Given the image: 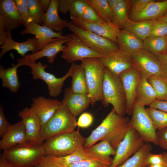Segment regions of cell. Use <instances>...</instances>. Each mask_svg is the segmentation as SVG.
I'll list each match as a JSON object with an SVG mask.
<instances>
[{
    "instance_id": "cell-43",
    "label": "cell",
    "mask_w": 167,
    "mask_h": 167,
    "mask_svg": "<svg viewBox=\"0 0 167 167\" xmlns=\"http://www.w3.org/2000/svg\"><path fill=\"white\" fill-rule=\"evenodd\" d=\"M33 167H66L56 158L55 156L45 155Z\"/></svg>"
},
{
    "instance_id": "cell-60",
    "label": "cell",
    "mask_w": 167,
    "mask_h": 167,
    "mask_svg": "<svg viewBox=\"0 0 167 167\" xmlns=\"http://www.w3.org/2000/svg\"><path fill=\"white\" fill-rule=\"evenodd\" d=\"M167 53V50H166V52Z\"/></svg>"
},
{
    "instance_id": "cell-4",
    "label": "cell",
    "mask_w": 167,
    "mask_h": 167,
    "mask_svg": "<svg viewBox=\"0 0 167 167\" xmlns=\"http://www.w3.org/2000/svg\"><path fill=\"white\" fill-rule=\"evenodd\" d=\"M45 155L42 144L27 143L3 150L2 155L9 163L16 167H33Z\"/></svg>"
},
{
    "instance_id": "cell-32",
    "label": "cell",
    "mask_w": 167,
    "mask_h": 167,
    "mask_svg": "<svg viewBox=\"0 0 167 167\" xmlns=\"http://www.w3.org/2000/svg\"><path fill=\"white\" fill-rule=\"evenodd\" d=\"M130 1L116 0L112 11V23L119 29H123L129 19L128 10Z\"/></svg>"
},
{
    "instance_id": "cell-15",
    "label": "cell",
    "mask_w": 167,
    "mask_h": 167,
    "mask_svg": "<svg viewBox=\"0 0 167 167\" xmlns=\"http://www.w3.org/2000/svg\"><path fill=\"white\" fill-rule=\"evenodd\" d=\"M125 91L126 98V113L131 115L135 104L136 88L141 75L135 67L122 73L119 76Z\"/></svg>"
},
{
    "instance_id": "cell-11",
    "label": "cell",
    "mask_w": 167,
    "mask_h": 167,
    "mask_svg": "<svg viewBox=\"0 0 167 167\" xmlns=\"http://www.w3.org/2000/svg\"><path fill=\"white\" fill-rule=\"evenodd\" d=\"M70 35V39L66 43L61 55V57L66 62L72 63L88 58L102 57L87 46L75 34Z\"/></svg>"
},
{
    "instance_id": "cell-53",
    "label": "cell",
    "mask_w": 167,
    "mask_h": 167,
    "mask_svg": "<svg viewBox=\"0 0 167 167\" xmlns=\"http://www.w3.org/2000/svg\"><path fill=\"white\" fill-rule=\"evenodd\" d=\"M149 107L167 113V101L156 100L149 105Z\"/></svg>"
},
{
    "instance_id": "cell-46",
    "label": "cell",
    "mask_w": 167,
    "mask_h": 167,
    "mask_svg": "<svg viewBox=\"0 0 167 167\" xmlns=\"http://www.w3.org/2000/svg\"><path fill=\"white\" fill-rule=\"evenodd\" d=\"M153 0H133L131 2V15H133L141 12L146 6Z\"/></svg>"
},
{
    "instance_id": "cell-56",
    "label": "cell",
    "mask_w": 167,
    "mask_h": 167,
    "mask_svg": "<svg viewBox=\"0 0 167 167\" xmlns=\"http://www.w3.org/2000/svg\"><path fill=\"white\" fill-rule=\"evenodd\" d=\"M116 0H107L109 6L112 11L114 7Z\"/></svg>"
},
{
    "instance_id": "cell-9",
    "label": "cell",
    "mask_w": 167,
    "mask_h": 167,
    "mask_svg": "<svg viewBox=\"0 0 167 167\" xmlns=\"http://www.w3.org/2000/svg\"><path fill=\"white\" fill-rule=\"evenodd\" d=\"M129 123L144 142L158 145L156 129L144 106L135 103Z\"/></svg>"
},
{
    "instance_id": "cell-58",
    "label": "cell",
    "mask_w": 167,
    "mask_h": 167,
    "mask_svg": "<svg viewBox=\"0 0 167 167\" xmlns=\"http://www.w3.org/2000/svg\"><path fill=\"white\" fill-rule=\"evenodd\" d=\"M162 154L164 160V164L165 167H167V152H164Z\"/></svg>"
},
{
    "instance_id": "cell-8",
    "label": "cell",
    "mask_w": 167,
    "mask_h": 167,
    "mask_svg": "<svg viewBox=\"0 0 167 167\" xmlns=\"http://www.w3.org/2000/svg\"><path fill=\"white\" fill-rule=\"evenodd\" d=\"M67 27L87 46L102 57L110 55L120 50L117 44L95 33L83 30L71 21L69 22Z\"/></svg>"
},
{
    "instance_id": "cell-54",
    "label": "cell",
    "mask_w": 167,
    "mask_h": 167,
    "mask_svg": "<svg viewBox=\"0 0 167 167\" xmlns=\"http://www.w3.org/2000/svg\"><path fill=\"white\" fill-rule=\"evenodd\" d=\"M40 4L45 12L48 9L51 2V0H39Z\"/></svg>"
},
{
    "instance_id": "cell-19",
    "label": "cell",
    "mask_w": 167,
    "mask_h": 167,
    "mask_svg": "<svg viewBox=\"0 0 167 167\" xmlns=\"http://www.w3.org/2000/svg\"><path fill=\"white\" fill-rule=\"evenodd\" d=\"M2 137L0 149L3 150L17 145L28 143L25 126L22 120L11 125Z\"/></svg>"
},
{
    "instance_id": "cell-40",
    "label": "cell",
    "mask_w": 167,
    "mask_h": 167,
    "mask_svg": "<svg viewBox=\"0 0 167 167\" xmlns=\"http://www.w3.org/2000/svg\"><path fill=\"white\" fill-rule=\"evenodd\" d=\"M157 130L167 127V113L149 107L146 109Z\"/></svg>"
},
{
    "instance_id": "cell-33",
    "label": "cell",
    "mask_w": 167,
    "mask_h": 167,
    "mask_svg": "<svg viewBox=\"0 0 167 167\" xmlns=\"http://www.w3.org/2000/svg\"><path fill=\"white\" fill-rule=\"evenodd\" d=\"M71 77V91L75 93L88 94L85 70L81 63L76 64Z\"/></svg>"
},
{
    "instance_id": "cell-6",
    "label": "cell",
    "mask_w": 167,
    "mask_h": 167,
    "mask_svg": "<svg viewBox=\"0 0 167 167\" xmlns=\"http://www.w3.org/2000/svg\"><path fill=\"white\" fill-rule=\"evenodd\" d=\"M85 72L88 93L92 106L103 100L102 85L105 66L101 58L93 57L81 61Z\"/></svg>"
},
{
    "instance_id": "cell-23",
    "label": "cell",
    "mask_w": 167,
    "mask_h": 167,
    "mask_svg": "<svg viewBox=\"0 0 167 167\" xmlns=\"http://www.w3.org/2000/svg\"><path fill=\"white\" fill-rule=\"evenodd\" d=\"M71 38L70 36L63 39H59L58 40L50 42L45 45L40 50L33 53L26 55L24 57L32 61L46 57L49 64L53 63L57 54L62 51L65 47L63 45Z\"/></svg>"
},
{
    "instance_id": "cell-26",
    "label": "cell",
    "mask_w": 167,
    "mask_h": 167,
    "mask_svg": "<svg viewBox=\"0 0 167 167\" xmlns=\"http://www.w3.org/2000/svg\"><path fill=\"white\" fill-rule=\"evenodd\" d=\"M167 11V0L160 1L153 0L141 12L131 16V20L136 21L155 20Z\"/></svg>"
},
{
    "instance_id": "cell-14",
    "label": "cell",
    "mask_w": 167,
    "mask_h": 167,
    "mask_svg": "<svg viewBox=\"0 0 167 167\" xmlns=\"http://www.w3.org/2000/svg\"><path fill=\"white\" fill-rule=\"evenodd\" d=\"M25 126L28 143L42 145L44 143L41 135L40 120L31 108L25 107L18 113Z\"/></svg>"
},
{
    "instance_id": "cell-37",
    "label": "cell",
    "mask_w": 167,
    "mask_h": 167,
    "mask_svg": "<svg viewBox=\"0 0 167 167\" xmlns=\"http://www.w3.org/2000/svg\"><path fill=\"white\" fill-rule=\"evenodd\" d=\"M143 49L155 55L166 53L167 49V35L161 37H148L143 41Z\"/></svg>"
},
{
    "instance_id": "cell-31",
    "label": "cell",
    "mask_w": 167,
    "mask_h": 167,
    "mask_svg": "<svg viewBox=\"0 0 167 167\" xmlns=\"http://www.w3.org/2000/svg\"><path fill=\"white\" fill-rule=\"evenodd\" d=\"M87 5L84 0H58V10L63 14L69 13L70 18H81Z\"/></svg>"
},
{
    "instance_id": "cell-45",
    "label": "cell",
    "mask_w": 167,
    "mask_h": 167,
    "mask_svg": "<svg viewBox=\"0 0 167 167\" xmlns=\"http://www.w3.org/2000/svg\"><path fill=\"white\" fill-rule=\"evenodd\" d=\"M80 19L90 22L99 23L105 22L102 21L98 17L94 10L88 4Z\"/></svg>"
},
{
    "instance_id": "cell-36",
    "label": "cell",
    "mask_w": 167,
    "mask_h": 167,
    "mask_svg": "<svg viewBox=\"0 0 167 167\" xmlns=\"http://www.w3.org/2000/svg\"><path fill=\"white\" fill-rule=\"evenodd\" d=\"M95 11L98 17L103 21L112 23V11L107 0H84Z\"/></svg>"
},
{
    "instance_id": "cell-17",
    "label": "cell",
    "mask_w": 167,
    "mask_h": 167,
    "mask_svg": "<svg viewBox=\"0 0 167 167\" xmlns=\"http://www.w3.org/2000/svg\"><path fill=\"white\" fill-rule=\"evenodd\" d=\"M62 103L56 99L40 96L32 99L30 108L40 119L42 127L50 119Z\"/></svg>"
},
{
    "instance_id": "cell-5",
    "label": "cell",
    "mask_w": 167,
    "mask_h": 167,
    "mask_svg": "<svg viewBox=\"0 0 167 167\" xmlns=\"http://www.w3.org/2000/svg\"><path fill=\"white\" fill-rule=\"evenodd\" d=\"M85 141L78 130L57 135L45 140L42 145L46 155L59 157L73 152L84 146Z\"/></svg>"
},
{
    "instance_id": "cell-52",
    "label": "cell",
    "mask_w": 167,
    "mask_h": 167,
    "mask_svg": "<svg viewBox=\"0 0 167 167\" xmlns=\"http://www.w3.org/2000/svg\"><path fill=\"white\" fill-rule=\"evenodd\" d=\"M161 66L160 75L167 77V53L156 55Z\"/></svg>"
},
{
    "instance_id": "cell-41",
    "label": "cell",
    "mask_w": 167,
    "mask_h": 167,
    "mask_svg": "<svg viewBox=\"0 0 167 167\" xmlns=\"http://www.w3.org/2000/svg\"><path fill=\"white\" fill-rule=\"evenodd\" d=\"M167 35V23L156 19L151 29L149 37H158Z\"/></svg>"
},
{
    "instance_id": "cell-12",
    "label": "cell",
    "mask_w": 167,
    "mask_h": 167,
    "mask_svg": "<svg viewBox=\"0 0 167 167\" xmlns=\"http://www.w3.org/2000/svg\"><path fill=\"white\" fill-rule=\"evenodd\" d=\"M23 25L25 28L20 31L21 35L32 34L37 38L36 52L41 49L48 43L59 39L67 38L70 35L63 36L62 32H56L46 27L36 23H28L24 24Z\"/></svg>"
},
{
    "instance_id": "cell-18",
    "label": "cell",
    "mask_w": 167,
    "mask_h": 167,
    "mask_svg": "<svg viewBox=\"0 0 167 167\" xmlns=\"http://www.w3.org/2000/svg\"><path fill=\"white\" fill-rule=\"evenodd\" d=\"M101 58L105 67L118 76L122 72L135 66L131 56L120 50Z\"/></svg>"
},
{
    "instance_id": "cell-35",
    "label": "cell",
    "mask_w": 167,
    "mask_h": 167,
    "mask_svg": "<svg viewBox=\"0 0 167 167\" xmlns=\"http://www.w3.org/2000/svg\"><path fill=\"white\" fill-rule=\"evenodd\" d=\"M55 157L59 162L66 167L70 164L77 163L84 160L89 159L98 160L94 158L90 154L87 148L84 146L81 147L69 155L64 156Z\"/></svg>"
},
{
    "instance_id": "cell-50",
    "label": "cell",
    "mask_w": 167,
    "mask_h": 167,
    "mask_svg": "<svg viewBox=\"0 0 167 167\" xmlns=\"http://www.w3.org/2000/svg\"><path fill=\"white\" fill-rule=\"evenodd\" d=\"M11 31L7 30L6 25L2 18L0 17V45L3 44L8 37L11 35Z\"/></svg>"
},
{
    "instance_id": "cell-28",
    "label": "cell",
    "mask_w": 167,
    "mask_h": 167,
    "mask_svg": "<svg viewBox=\"0 0 167 167\" xmlns=\"http://www.w3.org/2000/svg\"><path fill=\"white\" fill-rule=\"evenodd\" d=\"M87 149L90 154L94 158L111 166L113 159L110 156H114L116 151L108 141L101 140L98 143L94 144Z\"/></svg>"
},
{
    "instance_id": "cell-47",
    "label": "cell",
    "mask_w": 167,
    "mask_h": 167,
    "mask_svg": "<svg viewBox=\"0 0 167 167\" xmlns=\"http://www.w3.org/2000/svg\"><path fill=\"white\" fill-rule=\"evenodd\" d=\"M93 120V117L91 113H84L80 115L77 122V126L82 128H88L91 125Z\"/></svg>"
},
{
    "instance_id": "cell-48",
    "label": "cell",
    "mask_w": 167,
    "mask_h": 167,
    "mask_svg": "<svg viewBox=\"0 0 167 167\" xmlns=\"http://www.w3.org/2000/svg\"><path fill=\"white\" fill-rule=\"evenodd\" d=\"M158 145L167 151V127L156 131Z\"/></svg>"
},
{
    "instance_id": "cell-21",
    "label": "cell",
    "mask_w": 167,
    "mask_h": 167,
    "mask_svg": "<svg viewBox=\"0 0 167 167\" xmlns=\"http://www.w3.org/2000/svg\"><path fill=\"white\" fill-rule=\"evenodd\" d=\"M71 113L75 117L85 110L91 104V100L88 94L73 93L70 88L65 91L62 101Z\"/></svg>"
},
{
    "instance_id": "cell-7",
    "label": "cell",
    "mask_w": 167,
    "mask_h": 167,
    "mask_svg": "<svg viewBox=\"0 0 167 167\" xmlns=\"http://www.w3.org/2000/svg\"><path fill=\"white\" fill-rule=\"evenodd\" d=\"M77 126L76 117L62 102L52 117L42 127L41 138L44 142L57 135L74 131Z\"/></svg>"
},
{
    "instance_id": "cell-13",
    "label": "cell",
    "mask_w": 167,
    "mask_h": 167,
    "mask_svg": "<svg viewBox=\"0 0 167 167\" xmlns=\"http://www.w3.org/2000/svg\"><path fill=\"white\" fill-rule=\"evenodd\" d=\"M131 56L142 77L147 79L153 75H160V63L154 55L143 49Z\"/></svg>"
},
{
    "instance_id": "cell-20",
    "label": "cell",
    "mask_w": 167,
    "mask_h": 167,
    "mask_svg": "<svg viewBox=\"0 0 167 167\" xmlns=\"http://www.w3.org/2000/svg\"><path fill=\"white\" fill-rule=\"evenodd\" d=\"M0 17L5 22L7 31H11L24 24L15 0L0 1Z\"/></svg>"
},
{
    "instance_id": "cell-16",
    "label": "cell",
    "mask_w": 167,
    "mask_h": 167,
    "mask_svg": "<svg viewBox=\"0 0 167 167\" xmlns=\"http://www.w3.org/2000/svg\"><path fill=\"white\" fill-rule=\"evenodd\" d=\"M70 19L74 24L81 29L95 33L117 44V34L119 28L113 23L90 22L78 18Z\"/></svg>"
},
{
    "instance_id": "cell-27",
    "label": "cell",
    "mask_w": 167,
    "mask_h": 167,
    "mask_svg": "<svg viewBox=\"0 0 167 167\" xmlns=\"http://www.w3.org/2000/svg\"><path fill=\"white\" fill-rule=\"evenodd\" d=\"M157 100L156 93L147 79L141 78L138 85L135 95V103L145 106L149 105Z\"/></svg>"
},
{
    "instance_id": "cell-34",
    "label": "cell",
    "mask_w": 167,
    "mask_h": 167,
    "mask_svg": "<svg viewBox=\"0 0 167 167\" xmlns=\"http://www.w3.org/2000/svg\"><path fill=\"white\" fill-rule=\"evenodd\" d=\"M152 149L150 143H144L138 152L118 167H148L146 160Z\"/></svg>"
},
{
    "instance_id": "cell-59",
    "label": "cell",
    "mask_w": 167,
    "mask_h": 167,
    "mask_svg": "<svg viewBox=\"0 0 167 167\" xmlns=\"http://www.w3.org/2000/svg\"><path fill=\"white\" fill-rule=\"evenodd\" d=\"M148 167H165V166L164 164H161L150 165Z\"/></svg>"
},
{
    "instance_id": "cell-30",
    "label": "cell",
    "mask_w": 167,
    "mask_h": 167,
    "mask_svg": "<svg viewBox=\"0 0 167 167\" xmlns=\"http://www.w3.org/2000/svg\"><path fill=\"white\" fill-rule=\"evenodd\" d=\"M155 20L136 21L128 19L123 29L131 32L143 41L149 37Z\"/></svg>"
},
{
    "instance_id": "cell-22",
    "label": "cell",
    "mask_w": 167,
    "mask_h": 167,
    "mask_svg": "<svg viewBox=\"0 0 167 167\" xmlns=\"http://www.w3.org/2000/svg\"><path fill=\"white\" fill-rule=\"evenodd\" d=\"M117 44L119 49L131 56L143 49V41L124 29H118Z\"/></svg>"
},
{
    "instance_id": "cell-38",
    "label": "cell",
    "mask_w": 167,
    "mask_h": 167,
    "mask_svg": "<svg viewBox=\"0 0 167 167\" xmlns=\"http://www.w3.org/2000/svg\"><path fill=\"white\" fill-rule=\"evenodd\" d=\"M148 81L155 90L157 100L167 101V77L160 75L152 76Z\"/></svg>"
},
{
    "instance_id": "cell-1",
    "label": "cell",
    "mask_w": 167,
    "mask_h": 167,
    "mask_svg": "<svg viewBox=\"0 0 167 167\" xmlns=\"http://www.w3.org/2000/svg\"><path fill=\"white\" fill-rule=\"evenodd\" d=\"M130 119L117 114L113 109L100 124L85 139L84 146L88 148L100 140L108 141L115 150L130 128Z\"/></svg>"
},
{
    "instance_id": "cell-10",
    "label": "cell",
    "mask_w": 167,
    "mask_h": 167,
    "mask_svg": "<svg viewBox=\"0 0 167 167\" xmlns=\"http://www.w3.org/2000/svg\"><path fill=\"white\" fill-rule=\"evenodd\" d=\"M138 132L130 127L116 149V154L110 167H118L132 156L144 144Z\"/></svg>"
},
{
    "instance_id": "cell-44",
    "label": "cell",
    "mask_w": 167,
    "mask_h": 167,
    "mask_svg": "<svg viewBox=\"0 0 167 167\" xmlns=\"http://www.w3.org/2000/svg\"><path fill=\"white\" fill-rule=\"evenodd\" d=\"M110 165L103 162L94 159L83 161L70 164L66 167H110Z\"/></svg>"
},
{
    "instance_id": "cell-57",
    "label": "cell",
    "mask_w": 167,
    "mask_h": 167,
    "mask_svg": "<svg viewBox=\"0 0 167 167\" xmlns=\"http://www.w3.org/2000/svg\"><path fill=\"white\" fill-rule=\"evenodd\" d=\"M156 19L167 23V13Z\"/></svg>"
},
{
    "instance_id": "cell-29",
    "label": "cell",
    "mask_w": 167,
    "mask_h": 167,
    "mask_svg": "<svg viewBox=\"0 0 167 167\" xmlns=\"http://www.w3.org/2000/svg\"><path fill=\"white\" fill-rule=\"evenodd\" d=\"M19 66L17 63L6 69L1 65L0 67V78L2 82V86L8 89L13 93L17 92L20 86L17 75V68Z\"/></svg>"
},
{
    "instance_id": "cell-49",
    "label": "cell",
    "mask_w": 167,
    "mask_h": 167,
    "mask_svg": "<svg viewBox=\"0 0 167 167\" xmlns=\"http://www.w3.org/2000/svg\"><path fill=\"white\" fill-rule=\"evenodd\" d=\"M11 125L6 119L4 112L3 109L0 106V137H2L9 128Z\"/></svg>"
},
{
    "instance_id": "cell-2",
    "label": "cell",
    "mask_w": 167,
    "mask_h": 167,
    "mask_svg": "<svg viewBox=\"0 0 167 167\" xmlns=\"http://www.w3.org/2000/svg\"><path fill=\"white\" fill-rule=\"evenodd\" d=\"M103 105L109 104L118 114L124 116L126 113V98L124 87L119 76L115 75L105 67L102 85Z\"/></svg>"
},
{
    "instance_id": "cell-25",
    "label": "cell",
    "mask_w": 167,
    "mask_h": 167,
    "mask_svg": "<svg viewBox=\"0 0 167 167\" xmlns=\"http://www.w3.org/2000/svg\"><path fill=\"white\" fill-rule=\"evenodd\" d=\"M58 0H51L49 7L44 15L42 25L58 32H62L69 21L60 17L58 10Z\"/></svg>"
},
{
    "instance_id": "cell-55",
    "label": "cell",
    "mask_w": 167,
    "mask_h": 167,
    "mask_svg": "<svg viewBox=\"0 0 167 167\" xmlns=\"http://www.w3.org/2000/svg\"><path fill=\"white\" fill-rule=\"evenodd\" d=\"M0 167H16L9 163L2 155L0 158Z\"/></svg>"
},
{
    "instance_id": "cell-3",
    "label": "cell",
    "mask_w": 167,
    "mask_h": 167,
    "mask_svg": "<svg viewBox=\"0 0 167 167\" xmlns=\"http://www.w3.org/2000/svg\"><path fill=\"white\" fill-rule=\"evenodd\" d=\"M17 61V63L20 66H26L30 68V72L34 80L41 79L45 83L47 86L49 94L52 97H56L61 93L64 82L68 78L71 76L76 65L74 63H72L65 75L61 78H57L53 74L45 71L48 66L46 64L31 61L24 57L18 59Z\"/></svg>"
},
{
    "instance_id": "cell-39",
    "label": "cell",
    "mask_w": 167,
    "mask_h": 167,
    "mask_svg": "<svg viewBox=\"0 0 167 167\" xmlns=\"http://www.w3.org/2000/svg\"><path fill=\"white\" fill-rule=\"evenodd\" d=\"M31 23L40 25L42 23L45 12L39 0H27Z\"/></svg>"
},
{
    "instance_id": "cell-24",
    "label": "cell",
    "mask_w": 167,
    "mask_h": 167,
    "mask_svg": "<svg viewBox=\"0 0 167 167\" xmlns=\"http://www.w3.org/2000/svg\"><path fill=\"white\" fill-rule=\"evenodd\" d=\"M37 38L35 36L29 38L27 40L22 42H17L13 40L12 35L10 36L5 41L0 48L1 51L0 54V58L7 52L11 50H15L22 57H24L27 53L32 51L33 53L36 51Z\"/></svg>"
},
{
    "instance_id": "cell-51",
    "label": "cell",
    "mask_w": 167,
    "mask_h": 167,
    "mask_svg": "<svg viewBox=\"0 0 167 167\" xmlns=\"http://www.w3.org/2000/svg\"><path fill=\"white\" fill-rule=\"evenodd\" d=\"M146 163L148 166L151 165L164 164L162 153L155 154L150 152L147 157Z\"/></svg>"
},
{
    "instance_id": "cell-42",
    "label": "cell",
    "mask_w": 167,
    "mask_h": 167,
    "mask_svg": "<svg viewBox=\"0 0 167 167\" xmlns=\"http://www.w3.org/2000/svg\"><path fill=\"white\" fill-rule=\"evenodd\" d=\"M18 11L24 24L31 23L27 0H15Z\"/></svg>"
}]
</instances>
